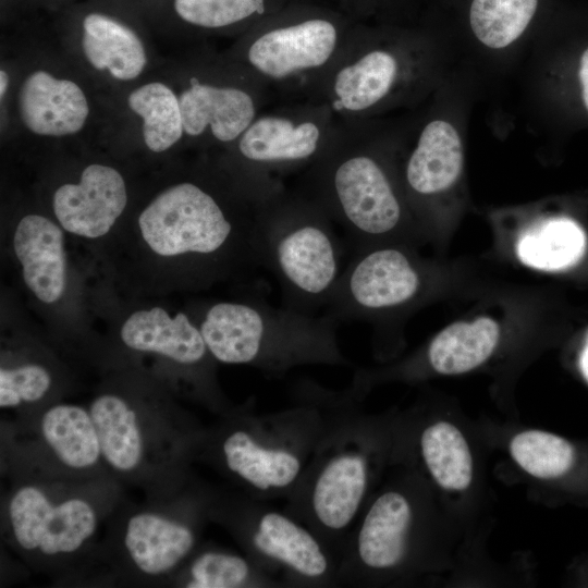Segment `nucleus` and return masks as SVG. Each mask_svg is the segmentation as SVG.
Segmentation results:
<instances>
[{
    "label": "nucleus",
    "instance_id": "18",
    "mask_svg": "<svg viewBox=\"0 0 588 588\" xmlns=\"http://www.w3.org/2000/svg\"><path fill=\"white\" fill-rule=\"evenodd\" d=\"M19 111L29 131L57 137L78 132L86 122L89 107L76 83L36 71L20 88Z\"/></svg>",
    "mask_w": 588,
    "mask_h": 588
},
{
    "label": "nucleus",
    "instance_id": "25",
    "mask_svg": "<svg viewBox=\"0 0 588 588\" xmlns=\"http://www.w3.org/2000/svg\"><path fill=\"white\" fill-rule=\"evenodd\" d=\"M420 458L432 479L445 490L462 491L473 479V458L463 433L439 420L425 426L418 436Z\"/></svg>",
    "mask_w": 588,
    "mask_h": 588
},
{
    "label": "nucleus",
    "instance_id": "1",
    "mask_svg": "<svg viewBox=\"0 0 588 588\" xmlns=\"http://www.w3.org/2000/svg\"><path fill=\"white\" fill-rule=\"evenodd\" d=\"M257 208H230L205 186L183 181L158 193L120 233L122 259L148 290H199L261 266Z\"/></svg>",
    "mask_w": 588,
    "mask_h": 588
},
{
    "label": "nucleus",
    "instance_id": "20",
    "mask_svg": "<svg viewBox=\"0 0 588 588\" xmlns=\"http://www.w3.org/2000/svg\"><path fill=\"white\" fill-rule=\"evenodd\" d=\"M82 47L88 62L122 81L136 78L147 58L138 34L118 16L90 10L81 17Z\"/></svg>",
    "mask_w": 588,
    "mask_h": 588
},
{
    "label": "nucleus",
    "instance_id": "29",
    "mask_svg": "<svg viewBox=\"0 0 588 588\" xmlns=\"http://www.w3.org/2000/svg\"><path fill=\"white\" fill-rule=\"evenodd\" d=\"M539 0H473L469 25L478 41L490 49L515 42L534 19Z\"/></svg>",
    "mask_w": 588,
    "mask_h": 588
},
{
    "label": "nucleus",
    "instance_id": "3",
    "mask_svg": "<svg viewBox=\"0 0 588 588\" xmlns=\"http://www.w3.org/2000/svg\"><path fill=\"white\" fill-rule=\"evenodd\" d=\"M324 429L284 511L307 526L336 558L373 494L380 434L351 389L320 384Z\"/></svg>",
    "mask_w": 588,
    "mask_h": 588
},
{
    "label": "nucleus",
    "instance_id": "24",
    "mask_svg": "<svg viewBox=\"0 0 588 588\" xmlns=\"http://www.w3.org/2000/svg\"><path fill=\"white\" fill-rule=\"evenodd\" d=\"M500 327L490 317L458 321L442 329L429 343L426 360L440 375H458L485 363L495 350Z\"/></svg>",
    "mask_w": 588,
    "mask_h": 588
},
{
    "label": "nucleus",
    "instance_id": "14",
    "mask_svg": "<svg viewBox=\"0 0 588 588\" xmlns=\"http://www.w3.org/2000/svg\"><path fill=\"white\" fill-rule=\"evenodd\" d=\"M30 429L35 437L32 462H36L32 467L78 479L111 476L88 407L49 404L30 417Z\"/></svg>",
    "mask_w": 588,
    "mask_h": 588
},
{
    "label": "nucleus",
    "instance_id": "6",
    "mask_svg": "<svg viewBox=\"0 0 588 588\" xmlns=\"http://www.w3.org/2000/svg\"><path fill=\"white\" fill-rule=\"evenodd\" d=\"M218 363L280 376L303 366H346L336 321L260 301H216L192 314Z\"/></svg>",
    "mask_w": 588,
    "mask_h": 588
},
{
    "label": "nucleus",
    "instance_id": "27",
    "mask_svg": "<svg viewBox=\"0 0 588 588\" xmlns=\"http://www.w3.org/2000/svg\"><path fill=\"white\" fill-rule=\"evenodd\" d=\"M586 235L569 219H553L524 232L517 244L519 259L540 270H562L576 265L585 254Z\"/></svg>",
    "mask_w": 588,
    "mask_h": 588
},
{
    "label": "nucleus",
    "instance_id": "21",
    "mask_svg": "<svg viewBox=\"0 0 588 588\" xmlns=\"http://www.w3.org/2000/svg\"><path fill=\"white\" fill-rule=\"evenodd\" d=\"M461 135L449 121L436 119L422 128L405 169L409 188L420 196L449 189L463 170Z\"/></svg>",
    "mask_w": 588,
    "mask_h": 588
},
{
    "label": "nucleus",
    "instance_id": "4",
    "mask_svg": "<svg viewBox=\"0 0 588 588\" xmlns=\"http://www.w3.org/2000/svg\"><path fill=\"white\" fill-rule=\"evenodd\" d=\"M121 382L100 388L88 404L102 457L118 481L171 493L192 479L204 427L157 389Z\"/></svg>",
    "mask_w": 588,
    "mask_h": 588
},
{
    "label": "nucleus",
    "instance_id": "22",
    "mask_svg": "<svg viewBox=\"0 0 588 588\" xmlns=\"http://www.w3.org/2000/svg\"><path fill=\"white\" fill-rule=\"evenodd\" d=\"M319 142L320 130L313 122L295 124L279 117H264L241 135L238 150L254 163H290L311 158Z\"/></svg>",
    "mask_w": 588,
    "mask_h": 588
},
{
    "label": "nucleus",
    "instance_id": "19",
    "mask_svg": "<svg viewBox=\"0 0 588 588\" xmlns=\"http://www.w3.org/2000/svg\"><path fill=\"white\" fill-rule=\"evenodd\" d=\"M183 128L187 135H200L209 127L215 138L235 140L254 122L253 98L242 89L200 84L197 81L180 97Z\"/></svg>",
    "mask_w": 588,
    "mask_h": 588
},
{
    "label": "nucleus",
    "instance_id": "35",
    "mask_svg": "<svg viewBox=\"0 0 588 588\" xmlns=\"http://www.w3.org/2000/svg\"><path fill=\"white\" fill-rule=\"evenodd\" d=\"M9 85V76L5 71L1 70L0 72V96H4Z\"/></svg>",
    "mask_w": 588,
    "mask_h": 588
},
{
    "label": "nucleus",
    "instance_id": "17",
    "mask_svg": "<svg viewBox=\"0 0 588 588\" xmlns=\"http://www.w3.org/2000/svg\"><path fill=\"white\" fill-rule=\"evenodd\" d=\"M338 42L335 25L326 19H309L270 29L248 49V61L260 73L283 78L323 65Z\"/></svg>",
    "mask_w": 588,
    "mask_h": 588
},
{
    "label": "nucleus",
    "instance_id": "16",
    "mask_svg": "<svg viewBox=\"0 0 588 588\" xmlns=\"http://www.w3.org/2000/svg\"><path fill=\"white\" fill-rule=\"evenodd\" d=\"M65 231L41 213H26L16 222L11 246L24 285L45 305L59 303L68 286Z\"/></svg>",
    "mask_w": 588,
    "mask_h": 588
},
{
    "label": "nucleus",
    "instance_id": "5",
    "mask_svg": "<svg viewBox=\"0 0 588 588\" xmlns=\"http://www.w3.org/2000/svg\"><path fill=\"white\" fill-rule=\"evenodd\" d=\"M26 466V465H25ZM21 471L2 512L3 535L32 566L63 571L83 563L112 505L100 480Z\"/></svg>",
    "mask_w": 588,
    "mask_h": 588
},
{
    "label": "nucleus",
    "instance_id": "31",
    "mask_svg": "<svg viewBox=\"0 0 588 588\" xmlns=\"http://www.w3.org/2000/svg\"><path fill=\"white\" fill-rule=\"evenodd\" d=\"M54 387L49 366L35 359L8 362L1 359V409H32L48 400Z\"/></svg>",
    "mask_w": 588,
    "mask_h": 588
},
{
    "label": "nucleus",
    "instance_id": "15",
    "mask_svg": "<svg viewBox=\"0 0 588 588\" xmlns=\"http://www.w3.org/2000/svg\"><path fill=\"white\" fill-rule=\"evenodd\" d=\"M123 175L113 167L91 163L76 183L60 185L52 196L54 220L69 234L99 242L114 234L127 206Z\"/></svg>",
    "mask_w": 588,
    "mask_h": 588
},
{
    "label": "nucleus",
    "instance_id": "34",
    "mask_svg": "<svg viewBox=\"0 0 588 588\" xmlns=\"http://www.w3.org/2000/svg\"><path fill=\"white\" fill-rule=\"evenodd\" d=\"M579 365L585 379L588 381V340L581 352Z\"/></svg>",
    "mask_w": 588,
    "mask_h": 588
},
{
    "label": "nucleus",
    "instance_id": "32",
    "mask_svg": "<svg viewBox=\"0 0 588 588\" xmlns=\"http://www.w3.org/2000/svg\"><path fill=\"white\" fill-rule=\"evenodd\" d=\"M170 4L182 22L208 29L237 24L266 9V0H171Z\"/></svg>",
    "mask_w": 588,
    "mask_h": 588
},
{
    "label": "nucleus",
    "instance_id": "26",
    "mask_svg": "<svg viewBox=\"0 0 588 588\" xmlns=\"http://www.w3.org/2000/svg\"><path fill=\"white\" fill-rule=\"evenodd\" d=\"M397 74L399 61L394 54L382 49L367 52L336 74L334 108L362 111L375 106L390 93Z\"/></svg>",
    "mask_w": 588,
    "mask_h": 588
},
{
    "label": "nucleus",
    "instance_id": "7",
    "mask_svg": "<svg viewBox=\"0 0 588 588\" xmlns=\"http://www.w3.org/2000/svg\"><path fill=\"white\" fill-rule=\"evenodd\" d=\"M261 266L277 278L285 306L311 314L327 306L342 268V245L328 213L305 204L266 200L257 207Z\"/></svg>",
    "mask_w": 588,
    "mask_h": 588
},
{
    "label": "nucleus",
    "instance_id": "13",
    "mask_svg": "<svg viewBox=\"0 0 588 588\" xmlns=\"http://www.w3.org/2000/svg\"><path fill=\"white\" fill-rule=\"evenodd\" d=\"M421 287L419 267L402 248H358L343 268L324 315L336 322L373 317L412 303Z\"/></svg>",
    "mask_w": 588,
    "mask_h": 588
},
{
    "label": "nucleus",
    "instance_id": "9",
    "mask_svg": "<svg viewBox=\"0 0 588 588\" xmlns=\"http://www.w3.org/2000/svg\"><path fill=\"white\" fill-rule=\"evenodd\" d=\"M207 522L208 486L191 479L170 503L122 512L113 522L109 558L115 571L133 580H173L201 544Z\"/></svg>",
    "mask_w": 588,
    "mask_h": 588
},
{
    "label": "nucleus",
    "instance_id": "2",
    "mask_svg": "<svg viewBox=\"0 0 588 588\" xmlns=\"http://www.w3.org/2000/svg\"><path fill=\"white\" fill-rule=\"evenodd\" d=\"M293 404L256 414L255 400L204 427L195 461L209 465L252 498L286 500L302 478L324 429L320 384L301 379Z\"/></svg>",
    "mask_w": 588,
    "mask_h": 588
},
{
    "label": "nucleus",
    "instance_id": "8",
    "mask_svg": "<svg viewBox=\"0 0 588 588\" xmlns=\"http://www.w3.org/2000/svg\"><path fill=\"white\" fill-rule=\"evenodd\" d=\"M267 502L208 487L210 522L224 527L283 587H339L336 558L302 522Z\"/></svg>",
    "mask_w": 588,
    "mask_h": 588
},
{
    "label": "nucleus",
    "instance_id": "10",
    "mask_svg": "<svg viewBox=\"0 0 588 588\" xmlns=\"http://www.w3.org/2000/svg\"><path fill=\"white\" fill-rule=\"evenodd\" d=\"M118 339L131 352L171 364L183 393L218 416L234 407L218 384V362L192 314L162 306L134 309L122 319Z\"/></svg>",
    "mask_w": 588,
    "mask_h": 588
},
{
    "label": "nucleus",
    "instance_id": "12",
    "mask_svg": "<svg viewBox=\"0 0 588 588\" xmlns=\"http://www.w3.org/2000/svg\"><path fill=\"white\" fill-rule=\"evenodd\" d=\"M323 209L344 228L354 250L384 244L402 228L403 207L383 167L366 154L340 159L324 176Z\"/></svg>",
    "mask_w": 588,
    "mask_h": 588
},
{
    "label": "nucleus",
    "instance_id": "30",
    "mask_svg": "<svg viewBox=\"0 0 588 588\" xmlns=\"http://www.w3.org/2000/svg\"><path fill=\"white\" fill-rule=\"evenodd\" d=\"M510 453L527 474L552 479L566 474L575 462V449L566 439L542 430L517 433L510 443Z\"/></svg>",
    "mask_w": 588,
    "mask_h": 588
},
{
    "label": "nucleus",
    "instance_id": "33",
    "mask_svg": "<svg viewBox=\"0 0 588 588\" xmlns=\"http://www.w3.org/2000/svg\"><path fill=\"white\" fill-rule=\"evenodd\" d=\"M578 78L581 87V97L588 111V47L583 52L578 68Z\"/></svg>",
    "mask_w": 588,
    "mask_h": 588
},
{
    "label": "nucleus",
    "instance_id": "23",
    "mask_svg": "<svg viewBox=\"0 0 588 588\" xmlns=\"http://www.w3.org/2000/svg\"><path fill=\"white\" fill-rule=\"evenodd\" d=\"M185 588H280L249 556L217 546L200 544L173 578Z\"/></svg>",
    "mask_w": 588,
    "mask_h": 588
},
{
    "label": "nucleus",
    "instance_id": "28",
    "mask_svg": "<svg viewBox=\"0 0 588 588\" xmlns=\"http://www.w3.org/2000/svg\"><path fill=\"white\" fill-rule=\"evenodd\" d=\"M127 105L143 120V137L149 150L166 151L182 137L180 100L166 84L139 86L130 94Z\"/></svg>",
    "mask_w": 588,
    "mask_h": 588
},
{
    "label": "nucleus",
    "instance_id": "11",
    "mask_svg": "<svg viewBox=\"0 0 588 588\" xmlns=\"http://www.w3.org/2000/svg\"><path fill=\"white\" fill-rule=\"evenodd\" d=\"M417 513L411 494L384 488L369 499L338 562L339 587L375 584L411 560Z\"/></svg>",
    "mask_w": 588,
    "mask_h": 588
}]
</instances>
